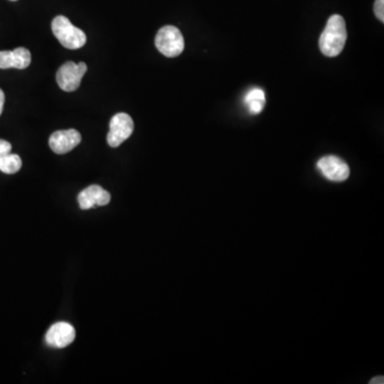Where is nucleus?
Listing matches in <instances>:
<instances>
[{"instance_id": "nucleus-3", "label": "nucleus", "mask_w": 384, "mask_h": 384, "mask_svg": "<svg viewBox=\"0 0 384 384\" xmlns=\"http://www.w3.org/2000/svg\"><path fill=\"white\" fill-rule=\"evenodd\" d=\"M155 45L166 57H178L184 52V37L178 28L174 26H164L157 32Z\"/></svg>"}, {"instance_id": "nucleus-5", "label": "nucleus", "mask_w": 384, "mask_h": 384, "mask_svg": "<svg viewBox=\"0 0 384 384\" xmlns=\"http://www.w3.org/2000/svg\"><path fill=\"white\" fill-rule=\"evenodd\" d=\"M134 128L132 116L124 112L116 114L110 121L109 132L107 135L108 144L112 148H118L132 136Z\"/></svg>"}, {"instance_id": "nucleus-14", "label": "nucleus", "mask_w": 384, "mask_h": 384, "mask_svg": "<svg viewBox=\"0 0 384 384\" xmlns=\"http://www.w3.org/2000/svg\"><path fill=\"white\" fill-rule=\"evenodd\" d=\"M12 150V146L10 142L6 141V140H3V139H0V156H3V155L9 154V153H11Z\"/></svg>"}, {"instance_id": "nucleus-17", "label": "nucleus", "mask_w": 384, "mask_h": 384, "mask_svg": "<svg viewBox=\"0 0 384 384\" xmlns=\"http://www.w3.org/2000/svg\"><path fill=\"white\" fill-rule=\"evenodd\" d=\"M11 1H16V0H11Z\"/></svg>"}, {"instance_id": "nucleus-12", "label": "nucleus", "mask_w": 384, "mask_h": 384, "mask_svg": "<svg viewBox=\"0 0 384 384\" xmlns=\"http://www.w3.org/2000/svg\"><path fill=\"white\" fill-rule=\"evenodd\" d=\"M22 168V160L19 155L9 154L0 156V171L6 174H15Z\"/></svg>"}, {"instance_id": "nucleus-2", "label": "nucleus", "mask_w": 384, "mask_h": 384, "mask_svg": "<svg viewBox=\"0 0 384 384\" xmlns=\"http://www.w3.org/2000/svg\"><path fill=\"white\" fill-rule=\"evenodd\" d=\"M52 30L58 41L68 49H78L86 44V33L75 27L66 16H56L52 22Z\"/></svg>"}, {"instance_id": "nucleus-4", "label": "nucleus", "mask_w": 384, "mask_h": 384, "mask_svg": "<svg viewBox=\"0 0 384 384\" xmlns=\"http://www.w3.org/2000/svg\"><path fill=\"white\" fill-rule=\"evenodd\" d=\"M86 71L88 66L84 62L77 64L73 61H68L62 64L56 75L60 89L66 92L76 91L79 88L82 77Z\"/></svg>"}, {"instance_id": "nucleus-6", "label": "nucleus", "mask_w": 384, "mask_h": 384, "mask_svg": "<svg viewBox=\"0 0 384 384\" xmlns=\"http://www.w3.org/2000/svg\"><path fill=\"white\" fill-rule=\"evenodd\" d=\"M317 168L321 174L332 182H344L351 176V169L339 157L325 156L317 162Z\"/></svg>"}, {"instance_id": "nucleus-10", "label": "nucleus", "mask_w": 384, "mask_h": 384, "mask_svg": "<svg viewBox=\"0 0 384 384\" xmlns=\"http://www.w3.org/2000/svg\"><path fill=\"white\" fill-rule=\"evenodd\" d=\"M31 63V54L25 47L15 48L14 50L0 52V68H17L24 70Z\"/></svg>"}, {"instance_id": "nucleus-11", "label": "nucleus", "mask_w": 384, "mask_h": 384, "mask_svg": "<svg viewBox=\"0 0 384 384\" xmlns=\"http://www.w3.org/2000/svg\"><path fill=\"white\" fill-rule=\"evenodd\" d=\"M245 102H246L249 110L252 114H259V112H261V110L264 109L265 102H266L264 91L259 89V88L250 90L247 93L246 98H245Z\"/></svg>"}, {"instance_id": "nucleus-9", "label": "nucleus", "mask_w": 384, "mask_h": 384, "mask_svg": "<svg viewBox=\"0 0 384 384\" xmlns=\"http://www.w3.org/2000/svg\"><path fill=\"white\" fill-rule=\"evenodd\" d=\"M110 200H112V196L109 192L98 185H91L88 188L84 189L78 196V204L80 208L84 210L94 206H104L109 204Z\"/></svg>"}, {"instance_id": "nucleus-15", "label": "nucleus", "mask_w": 384, "mask_h": 384, "mask_svg": "<svg viewBox=\"0 0 384 384\" xmlns=\"http://www.w3.org/2000/svg\"><path fill=\"white\" fill-rule=\"evenodd\" d=\"M5 93L3 90L0 89V116L3 112V105H5Z\"/></svg>"}, {"instance_id": "nucleus-13", "label": "nucleus", "mask_w": 384, "mask_h": 384, "mask_svg": "<svg viewBox=\"0 0 384 384\" xmlns=\"http://www.w3.org/2000/svg\"><path fill=\"white\" fill-rule=\"evenodd\" d=\"M374 11H375L377 19L383 23L384 22V0H376L374 5Z\"/></svg>"}, {"instance_id": "nucleus-8", "label": "nucleus", "mask_w": 384, "mask_h": 384, "mask_svg": "<svg viewBox=\"0 0 384 384\" xmlns=\"http://www.w3.org/2000/svg\"><path fill=\"white\" fill-rule=\"evenodd\" d=\"M75 337L73 325L68 323H57L48 330L45 341L50 347L66 348L73 343Z\"/></svg>"}, {"instance_id": "nucleus-1", "label": "nucleus", "mask_w": 384, "mask_h": 384, "mask_svg": "<svg viewBox=\"0 0 384 384\" xmlns=\"http://www.w3.org/2000/svg\"><path fill=\"white\" fill-rule=\"evenodd\" d=\"M347 41V29L343 16H331L328 20L325 30L319 38V48L327 57H337L344 49Z\"/></svg>"}, {"instance_id": "nucleus-7", "label": "nucleus", "mask_w": 384, "mask_h": 384, "mask_svg": "<svg viewBox=\"0 0 384 384\" xmlns=\"http://www.w3.org/2000/svg\"><path fill=\"white\" fill-rule=\"evenodd\" d=\"M82 142V135L76 130H57L50 136L49 146L56 154L71 152Z\"/></svg>"}, {"instance_id": "nucleus-16", "label": "nucleus", "mask_w": 384, "mask_h": 384, "mask_svg": "<svg viewBox=\"0 0 384 384\" xmlns=\"http://www.w3.org/2000/svg\"><path fill=\"white\" fill-rule=\"evenodd\" d=\"M369 383H371V384H383L384 383L383 376H379V377L374 378V379H371V381H369Z\"/></svg>"}]
</instances>
